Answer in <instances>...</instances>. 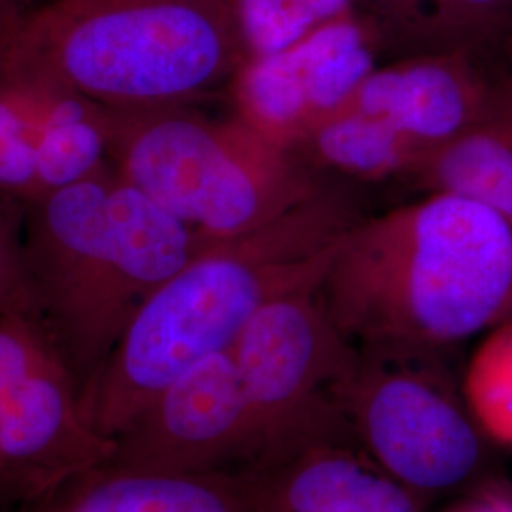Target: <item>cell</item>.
I'll list each match as a JSON object with an SVG mask.
<instances>
[{
	"label": "cell",
	"mask_w": 512,
	"mask_h": 512,
	"mask_svg": "<svg viewBox=\"0 0 512 512\" xmlns=\"http://www.w3.org/2000/svg\"><path fill=\"white\" fill-rule=\"evenodd\" d=\"M110 169L207 241L251 234L325 188L300 156L232 112H116Z\"/></svg>",
	"instance_id": "5b68a950"
},
{
	"label": "cell",
	"mask_w": 512,
	"mask_h": 512,
	"mask_svg": "<svg viewBox=\"0 0 512 512\" xmlns=\"http://www.w3.org/2000/svg\"><path fill=\"white\" fill-rule=\"evenodd\" d=\"M230 353L255 416V459L285 442L349 425L342 391L359 348L332 319L319 285L256 311Z\"/></svg>",
	"instance_id": "ba28073f"
},
{
	"label": "cell",
	"mask_w": 512,
	"mask_h": 512,
	"mask_svg": "<svg viewBox=\"0 0 512 512\" xmlns=\"http://www.w3.org/2000/svg\"><path fill=\"white\" fill-rule=\"evenodd\" d=\"M0 512H19V509L8 505V503H4V501H0Z\"/></svg>",
	"instance_id": "cb8c5ba5"
},
{
	"label": "cell",
	"mask_w": 512,
	"mask_h": 512,
	"mask_svg": "<svg viewBox=\"0 0 512 512\" xmlns=\"http://www.w3.org/2000/svg\"><path fill=\"white\" fill-rule=\"evenodd\" d=\"M427 192H450L488 205L512 228V124L499 112L431 154L414 179Z\"/></svg>",
	"instance_id": "e0dca14e"
},
{
	"label": "cell",
	"mask_w": 512,
	"mask_h": 512,
	"mask_svg": "<svg viewBox=\"0 0 512 512\" xmlns=\"http://www.w3.org/2000/svg\"><path fill=\"white\" fill-rule=\"evenodd\" d=\"M357 220L346 196L323 190L251 234L207 245L137 308L84 385L93 429L114 442L167 387L232 348L256 311L319 285Z\"/></svg>",
	"instance_id": "6da1fadb"
},
{
	"label": "cell",
	"mask_w": 512,
	"mask_h": 512,
	"mask_svg": "<svg viewBox=\"0 0 512 512\" xmlns=\"http://www.w3.org/2000/svg\"><path fill=\"white\" fill-rule=\"evenodd\" d=\"M46 0H0V44L16 35L19 25Z\"/></svg>",
	"instance_id": "44dd1931"
},
{
	"label": "cell",
	"mask_w": 512,
	"mask_h": 512,
	"mask_svg": "<svg viewBox=\"0 0 512 512\" xmlns=\"http://www.w3.org/2000/svg\"><path fill=\"white\" fill-rule=\"evenodd\" d=\"M294 152L361 181L414 179L423 164L420 152L384 120L346 105L311 129Z\"/></svg>",
	"instance_id": "2e32d148"
},
{
	"label": "cell",
	"mask_w": 512,
	"mask_h": 512,
	"mask_svg": "<svg viewBox=\"0 0 512 512\" xmlns=\"http://www.w3.org/2000/svg\"><path fill=\"white\" fill-rule=\"evenodd\" d=\"M19 512H264L241 471L141 473L101 463Z\"/></svg>",
	"instance_id": "5bb4252c"
},
{
	"label": "cell",
	"mask_w": 512,
	"mask_h": 512,
	"mask_svg": "<svg viewBox=\"0 0 512 512\" xmlns=\"http://www.w3.org/2000/svg\"><path fill=\"white\" fill-rule=\"evenodd\" d=\"M454 512H512V492L505 488L486 490Z\"/></svg>",
	"instance_id": "7402d4cb"
},
{
	"label": "cell",
	"mask_w": 512,
	"mask_h": 512,
	"mask_svg": "<svg viewBox=\"0 0 512 512\" xmlns=\"http://www.w3.org/2000/svg\"><path fill=\"white\" fill-rule=\"evenodd\" d=\"M10 42L116 112L198 105L247 59L232 0H46Z\"/></svg>",
	"instance_id": "277c9868"
},
{
	"label": "cell",
	"mask_w": 512,
	"mask_h": 512,
	"mask_svg": "<svg viewBox=\"0 0 512 512\" xmlns=\"http://www.w3.org/2000/svg\"><path fill=\"white\" fill-rule=\"evenodd\" d=\"M463 399L486 439L512 446V317L494 327L473 353Z\"/></svg>",
	"instance_id": "ac0fdd59"
},
{
	"label": "cell",
	"mask_w": 512,
	"mask_h": 512,
	"mask_svg": "<svg viewBox=\"0 0 512 512\" xmlns=\"http://www.w3.org/2000/svg\"><path fill=\"white\" fill-rule=\"evenodd\" d=\"M247 57L283 50L330 19L355 12V0H232Z\"/></svg>",
	"instance_id": "d6986e66"
},
{
	"label": "cell",
	"mask_w": 512,
	"mask_h": 512,
	"mask_svg": "<svg viewBox=\"0 0 512 512\" xmlns=\"http://www.w3.org/2000/svg\"><path fill=\"white\" fill-rule=\"evenodd\" d=\"M264 512H421L351 425L281 444L241 469Z\"/></svg>",
	"instance_id": "4fadbf2b"
},
{
	"label": "cell",
	"mask_w": 512,
	"mask_h": 512,
	"mask_svg": "<svg viewBox=\"0 0 512 512\" xmlns=\"http://www.w3.org/2000/svg\"><path fill=\"white\" fill-rule=\"evenodd\" d=\"M114 116L0 44V196L25 205L110 169Z\"/></svg>",
	"instance_id": "9c48e42d"
},
{
	"label": "cell",
	"mask_w": 512,
	"mask_h": 512,
	"mask_svg": "<svg viewBox=\"0 0 512 512\" xmlns=\"http://www.w3.org/2000/svg\"><path fill=\"white\" fill-rule=\"evenodd\" d=\"M505 54H507V74L503 78L501 86V109L499 112L512 124V38H509L505 44Z\"/></svg>",
	"instance_id": "603a6c76"
},
{
	"label": "cell",
	"mask_w": 512,
	"mask_h": 512,
	"mask_svg": "<svg viewBox=\"0 0 512 512\" xmlns=\"http://www.w3.org/2000/svg\"><path fill=\"white\" fill-rule=\"evenodd\" d=\"M346 107L384 120L425 162L497 116L501 86L478 69L475 52L408 55L372 69Z\"/></svg>",
	"instance_id": "7c38bea8"
},
{
	"label": "cell",
	"mask_w": 512,
	"mask_h": 512,
	"mask_svg": "<svg viewBox=\"0 0 512 512\" xmlns=\"http://www.w3.org/2000/svg\"><path fill=\"white\" fill-rule=\"evenodd\" d=\"M35 319L84 389L131 315L215 241L105 169L21 205Z\"/></svg>",
	"instance_id": "3957f363"
},
{
	"label": "cell",
	"mask_w": 512,
	"mask_h": 512,
	"mask_svg": "<svg viewBox=\"0 0 512 512\" xmlns=\"http://www.w3.org/2000/svg\"><path fill=\"white\" fill-rule=\"evenodd\" d=\"M260 439L238 366L228 351L192 368L114 439L109 465L141 473L241 471Z\"/></svg>",
	"instance_id": "30bf717a"
},
{
	"label": "cell",
	"mask_w": 512,
	"mask_h": 512,
	"mask_svg": "<svg viewBox=\"0 0 512 512\" xmlns=\"http://www.w3.org/2000/svg\"><path fill=\"white\" fill-rule=\"evenodd\" d=\"M342 406L366 454L421 501L486 463V435L435 353L359 348Z\"/></svg>",
	"instance_id": "8992f818"
},
{
	"label": "cell",
	"mask_w": 512,
	"mask_h": 512,
	"mask_svg": "<svg viewBox=\"0 0 512 512\" xmlns=\"http://www.w3.org/2000/svg\"><path fill=\"white\" fill-rule=\"evenodd\" d=\"M382 52L357 12L330 19L283 50L247 57L228 88L234 114L294 152L311 129L348 103Z\"/></svg>",
	"instance_id": "8fae6325"
},
{
	"label": "cell",
	"mask_w": 512,
	"mask_h": 512,
	"mask_svg": "<svg viewBox=\"0 0 512 512\" xmlns=\"http://www.w3.org/2000/svg\"><path fill=\"white\" fill-rule=\"evenodd\" d=\"M319 294L361 349L435 353L512 317V228L494 209L429 192L342 239Z\"/></svg>",
	"instance_id": "7a4b0ae2"
},
{
	"label": "cell",
	"mask_w": 512,
	"mask_h": 512,
	"mask_svg": "<svg viewBox=\"0 0 512 512\" xmlns=\"http://www.w3.org/2000/svg\"><path fill=\"white\" fill-rule=\"evenodd\" d=\"M14 205L18 203L0 196V315L25 313L35 317L21 255V207L12 213Z\"/></svg>",
	"instance_id": "ffe728a7"
},
{
	"label": "cell",
	"mask_w": 512,
	"mask_h": 512,
	"mask_svg": "<svg viewBox=\"0 0 512 512\" xmlns=\"http://www.w3.org/2000/svg\"><path fill=\"white\" fill-rule=\"evenodd\" d=\"M385 52H478L512 38V0H355Z\"/></svg>",
	"instance_id": "9a60e30c"
},
{
	"label": "cell",
	"mask_w": 512,
	"mask_h": 512,
	"mask_svg": "<svg viewBox=\"0 0 512 512\" xmlns=\"http://www.w3.org/2000/svg\"><path fill=\"white\" fill-rule=\"evenodd\" d=\"M114 442L93 429L82 389L48 332L0 315V501L21 509L107 463Z\"/></svg>",
	"instance_id": "52a82bcc"
}]
</instances>
